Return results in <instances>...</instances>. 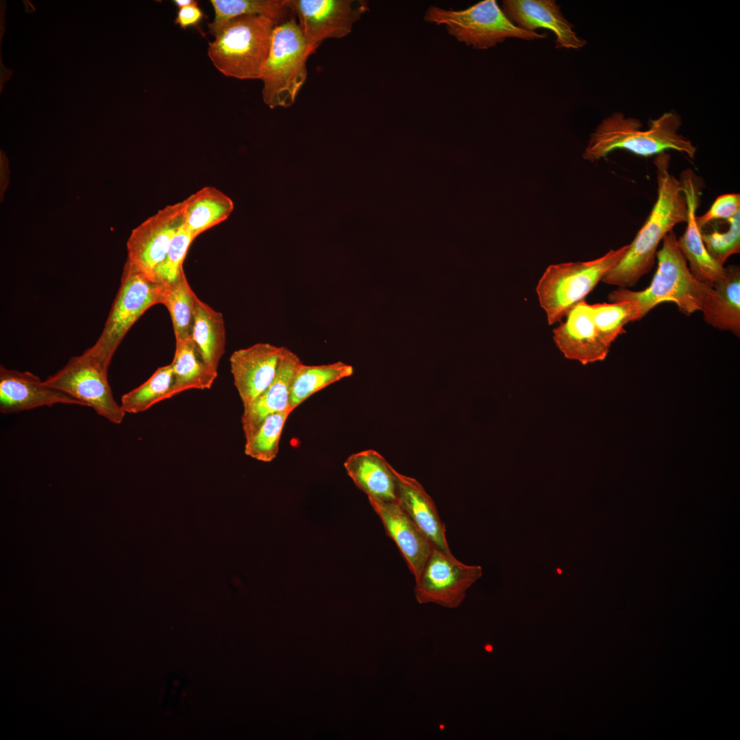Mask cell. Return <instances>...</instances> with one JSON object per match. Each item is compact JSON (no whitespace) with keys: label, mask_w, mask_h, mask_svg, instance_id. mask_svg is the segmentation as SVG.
Returning <instances> with one entry per match:
<instances>
[{"label":"cell","mask_w":740,"mask_h":740,"mask_svg":"<svg viewBox=\"0 0 740 740\" xmlns=\"http://www.w3.org/2000/svg\"><path fill=\"white\" fill-rule=\"evenodd\" d=\"M43 382L92 408L111 423H121L126 414L113 397L108 369L84 352L72 357L61 369Z\"/></svg>","instance_id":"9"},{"label":"cell","mask_w":740,"mask_h":740,"mask_svg":"<svg viewBox=\"0 0 740 740\" xmlns=\"http://www.w3.org/2000/svg\"><path fill=\"white\" fill-rule=\"evenodd\" d=\"M670 155L656 156L657 197L652 210L621 260L602 281L619 288L632 287L652 268L657 248L677 224L686 223L687 206L679 180L669 171Z\"/></svg>","instance_id":"1"},{"label":"cell","mask_w":740,"mask_h":740,"mask_svg":"<svg viewBox=\"0 0 740 740\" xmlns=\"http://www.w3.org/2000/svg\"><path fill=\"white\" fill-rule=\"evenodd\" d=\"M184 225L195 238L204 232L225 221L234 210L232 199L215 187H203L184 200Z\"/></svg>","instance_id":"23"},{"label":"cell","mask_w":740,"mask_h":740,"mask_svg":"<svg viewBox=\"0 0 740 740\" xmlns=\"http://www.w3.org/2000/svg\"><path fill=\"white\" fill-rule=\"evenodd\" d=\"M186 683L173 674L166 679L162 695L161 709L168 716L180 713L186 700Z\"/></svg>","instance_id":"35"},{"label":"cell","mask_w":740,"mask_h":740,"mask_svg":"<svg viewBox=\"0 0 740 740\" xmlns=\"http://www.w3.org/2000/svg\"><path fill=\"white\" fill-rule=\"evenodd\" d=\"M725 277L713 286L702 310L710 325L740 336V269L726 267Z\"/></svg>","instance_id":"22"},{"label":"cell","mask_w":740,"mask_h":740,"mask_svg":"<svg viewBox=\"0 0 740 740\" xmlns=\"http://www.w3.org/2000/svg\"><path fill=\"white\" fill-rule=\"evenodd\" d=\"M344 467L369 500L397 502L396 470L379 452L367 449L353 454L347 458Z\"/></svg>","instance_id":"20"},{"label":"cell","mask_w":740,"mask_h":740,"mask_svg":"<svg viewBox=\"0 0 740 740\" xmlns=\"http://www.w3.org/2000/svg\"><path fill=\"white\" fill-rule=\"evenodd\" d=\"M191 338L207 366L218 373L219 363L225 345L223 317L198 297Z\"/></svg>","instance_id":"25"},{"label":"cell","mask_w":740,"mask_h":740,"mask_svg":"<svg viewBox=\"0 0 740 740\" xmlns=\"http://www.w3.org/2000/svg\"><path fill=\"white\" fill-rule=\"evenodd\" d=\"M10 181V167L8 159L1 151L0 157V197L2 201Z\"/></svg>","instance_id":"37"},{"label":"cell","mask_w":740,"mask_h":740,"mask_svg":"<svg viewBox=\"0 0 740 740\" xmlns=\"http://www.w3.org/2000/svg\"><path fill=\"white\" fill-rule=\"evenodd\" d=\"M682 123L680 116L670 111L650 119L648 128L642 130V123L638 119L626 117L621 112H613L604 119L591 134L582 158L594 162L616 149H624L642 157L674 150L693 160L696 147L678 132Z\"/></svg>","instance_id":"2"},{"label":"cell","mask_w":740,"mask_h":740,"mask_svg":"<svg viewBox=\"0 0 740 740\" xmlns=\"http://www.w3.org/2000/svg\"><path fill=\"white\" fill-rule=\"evenodd\" d=\"M214 10L212 22L208 24L215 37L230 20L243 15H264L278 24L295 16L289 0H211Z\"/></svg>","instance_id":"26"},{"label":"cell","mask_w":740,"mask_h":740,"mask_svg":"<svg viewBox=\"0 0 740 740\" xmlns=\"http://www.w3.org/2000/svg\"><path fill=\"white\" fill-rule=\"evenodd\" d=\"M186 221L184 201L165 206L134 228L127 242V260L153 279L171 243Z\"/></svg>","instance_id":"12"},{"label":"cell","mask_w":740,"mask_h":740,"mask_svg":"<svg viewBox=\"0 0 740 740\" xmlns=\"http://www.w3.org/2000/svg\"><path fill=\"white\" fill-rule=\"evenodd\" d=\"M293 13L309 46L314 51L326 39L351 33L369 10L363 0H289Z\"/></svg>","instance_id":"11"},{"label":"cell","mask_w":740,"mask_h":740,"mask_svg":"<svg viewBox=\"0 0 740 740\" xmlns=\"http://www.w3.org/2000/svg\"><path fill=\"white\" fill-rule=\"evenodd\" d=\"M727 221V230H720L712 222L706 225L711 227V230H701L702 239L707 251L723 266L730 256L740 251V212Z\"/></svg>","instance_id":"32"},{"label":"cell","mask_w":740,"mask_h":740,"mask_svg":"<svg viewBox=\"0 0 740 740\" xmlns=\"http://www.w3.org/2000/svg\"><path fill=\"white\" fill-rule=\"evenodd\" d=\"M553 330V339L567 358L583 365L606 358L610 347L601 338L593 318L591 304L584 300L566 315Z\"/></svg>","instance_id":"17"},{"label":"cell","mask_w":740,"mask_h":740,"mask_svg":"<svg viewBox=\"0 0 740 740\" xmlns=\"http://www.w3.org/2000/svg\"><path fill=\"white\" fill-rule=\"evenodd\" d=\"M299 358L284 347L275 378L268 388L253 402L243 407L241 423L245 436L249 435L267 416L291 411L290 395L293 380L299 365Z\"/></svg>","instance_id":"21"},{"label":"cell","mask_w":740,"mask_h":740,"mask_svg":"<svg viewBox=\"0 0 740 740\" xmlns=\"http://www.w3.org/2000/svg\"><path fill=\"white\" fill-rule=\"evenodd\" d=\"M197 297L184 272L173 283L164 284L161 304L170 313L176 341L191 338Z\"/></svg>","instance_id":"28"},{"label":"cell","mask_w":740,"mask_h":740,"mask_svg":"<svg viewBox=\"0 0 740 740\" xmlns=\"http://www.w3.org/2000/svg\"><path fill=\"white\" fill-rule=\"evenodd\" d=\"M591 308L598 333L609 347L625 332L624 326L628 323L640 319L637 306L630 301L595 304L591 305Z\"/></svg>","instance_id":"31"},{"label":"cell","mask_w":740,"mask_h":740,"mask_svg":"<svg viewBox=\"0 0 740 740\" xmlns=\"http://www.w3.org/2000/svg\"><path fill=\"white\" fill-rule=\"evenodd\" d=\"M194 239L184 225L173 238L165 258L155 269L153 279L163 284H169L177 280L184 272L183 263Z\"/></svg>","instance_id":"33"},{"label":"cell","mask_w":740,"mask_h":740,"mask_svg":"<svg viewBox=\"0 0 740 740\" xmlns=\"http://www.w3.org/2000/svg\"><path fill=\"white\" fill-rule=\"evenodd\" d=\"M173 374L171 365L159 367L143 384L124 394L121 407L125 413L144 412L171 397Z\"/></svg>","instance_id":"29"},{"label":"cell","mask_w":740,"mask_h":740,"mask_svg":"<svg viewBox=\"0 0 740 740\" xmlns=\"http://www.w3.org/2000/svg\"><path fill=\"white\" fill-rule=\"evenodd\" d=\"M628 245L610 249L593 260L550 265L539 280L536 291L549 325L559 322L593 290L621 260Z\"/></svg>","instance_id":"6"},{"label":"cell","mask_w":740,"mask_h":740,"mask_svg":"<svg viewBox=\"0 0 740 740\" xmlns=\"http://www.w3.org/2000/svg\"><path fill=\"white\" fill-rule=\"evenodd\" d=\"M171 365L173 374L171 397L189 389H209L218 375L205 363L191 338L176 341Z\"/></svg>","instance_id":"24"},{"label":"cell","mask_w":740,"mask_h":740,"mask_svg":"<svg viewBox=\"0 0 740 740\" xmlns=\"http://www.w3.org/2000/svg\"><path fill=\"white\" fill-rule=\"evenodd\" d=\"M482 575L479 565H467L433 547L420 574L415 579V595L418 603H434L456 608L463 602L467 591Z\"/></svg>","instance_id":"10"},{"label":"cell","mask_w":740,"mask_h":740,"mask_svg":"<svg viewBox=\"0 0 740 740\" xmlns=\"http://www.w3.org/2000/svg\"><path fill=\"white\" fill-rule=\"evenodd\" d=\"M277 25L264 15L234 18L209 42L208 56L215 68L227 77L260 79Z\"/></svg>","instance_id":"4"},{"label":"cell","mask_w":740,"mask_h":740,"mask_svg":"<svg viewBox=\"0 0 740 740\" xmlns=\"http://www.w3.org/2000/svg\"><path fill=\"white\" fill-rule=\"evenodd\" d=\"M424 20L444 25L458 41L476 49L495 47L507 38L526 40L543 39L547 34L529 32L513 24L495 0H484L463 10L429 7Z\"/></svg>","instance_id":"8"},{"label":"cell","mask_w":740,"mask_h":740,"mask_svg":"<svg viewBox=\"0 0 740 740\" xmlns=\"http://www.w3.org/2000/svg\"><path fill=\"white\" fill-rule=\"evenodd\" d=\"M687 206V227L684 234L677 238L681 252L689 264V269L699 281L713 286L724 279L726 269L717 262L707 251L696 223V211L700 204L702 184L691 169H686L679 179Z\"/></svg>","instance_id":"13"},{"label":"cell","mask_w":740,"mask_h":740,"mask_svg":"<svg viewBox=\"0 0 740 740\" xmlns=\"http://www.w3.org/2000/svg\"><path fill=\"white\" fill-rule=\"evenodd\" d=\"M397 503L436 548L453 555L446 539L445 523L423 486L415 478L396 471Z\"/></svg>","instance_id":"19"},{"label":"cell","mask_w":740,"mask_h":740,"mask_svg":"<svg viewBox=\"0 0 740 740\" xmlns=\"http://www.w3.org/2000/svg\"><path fill=\"white\" fill-rule=\"evenodd\" d=\"M173 2L179 9L198 3V1L195 0H174Z\"/></svg>","instance_id":"38"},{"label":"cell","mask_w":740,"mask_h":740,"mask_svg":"<svg viewBox=\"0 0 740 740\" xmlns=\"http://www.w3.org/2000/svg\"><path fill=\"white\" fill-rule=\"evenodd\" d=\"M656 257L657 270L647 288L632 291L619 287L608 294V299L611 302L626 301L634 304L640 319L653 308L667 301L674 303L687 316L697 310L701 311L713 286L698 280L691 273L678 246L674 230L663 238Z\"/></svg>","instance_id":"3"},{"label":"cell","mask_w":740,"mask_h":740,"mask_svg":"<svg viewBox=\"0 0 740 740\" xmlns=\"http://www.w3.org/2000/svg\"><path fill=\"white\" fill-rule=\"evenodd\" d=\"M353 367L341 361L333 363L306 365L301 363L295 374L290 395V409L293 411L310 396L325 387L353 373Z\"/></svg>","instance_id":"27"},{"label":"cell","mask_w":740,"mask_h":740,"mask_svg":"<svg viewBox=\"0 0 740 740\" xmlns=\"http://www.w3.org/2000/svg\"><path fill=\"white\" fill-rule=\"evenodd\" d=\"M740 212V195L724 194L714 201L704 214L696 217V223L701 230L706 225L719 220L728 221Z\"/></svg>","instance_id":"34"},{"label":"cell","mask_w":740,"mask_h":740,"mask_svg":"<svg viewBox=\"0 0 740 740\" xmlns=\"http://www.w3.org/2000/svg\"><path fill=\"white\" fill-rule=\"evenodd\" d=\"M502 10L518 27L529 32L546 29L555 36L556 48L580 49L587 44L574 30L554 0H504Z\"/></svg>","instance_id":"15"},{"label":"cell","mask_w":740,"mask_h":740,"mask_svg":"<svg viewBox=\"0 0 740 740\" xmlns=\"http://www.w3.org/2000/svg\"><path fill=\"white\" fill-rule=\"evenodd\" d=\"M164 288V284L148 277L127 260L103 329L96 343L84 353L108 369L116 350L131 327L149 308L161 304Z\"/></svg>","instance_id":"7"},{"label":"cell","mask_w":740,"mask_h":740,"mask_svg":"<svg viewBox=\"0 0 740 740\" xmlns=\"http://www.w3.org/2000/svg\"><path fill=\"white\" fill-rule=\"evenodd\" d=\"M56 404L84 403L60 390L46 385L29 371H18L0 367V412L16 413Z\"/></svg>","instance_id":"16"},{"label":"cell","mask_w":740,"mask_h":740,"mask_svg":"<svg viewBox=\"0 0 740 740\" xmlns=\"http://www.w3.org/2000/svg\"><path fill=\"white\" fill-rule=\"evenodd\" d=\"M291 413V411L275 412L264 418L245 436V454L259 461H272L279 452L282 430Z\"/></svg>","instance_id":"30"},{"label":"cell","mask_w":740,"mask_h":740,"mask_svg":"<svg viewBox=\"0 0 740 740\" xmlns=\"http://www.w3.org/2000/svg\"><path fill=\"white\" fill-rule=\"evenodd\" d=\"M386 534L395 542L415 579L420 574L434 546L397 502L369 500Z\"/></svg>","instance_id":"18"},{"label":"cell","mask_w":740,"mask_h":740,"mask_svg":"<svg viewBox=\"0 0 740 740\" xmlns=\"http://www.w3.org/2000/svg\"><path fill=\"white\" fill-rule=\"evenodd\" d=\"M284 349V347L258 343L232 353L231 372L243 407L253 402L272 382Z\"/></svg>","instance_id":"14"},{"label":"cell","mask_w":740,"mask_h":740,"mask_svg":"<svg viewBox=\"0 0 740 740\" xmlns=\"http://www.w3.org/2000/svg\"><path fill=\"white\" fill-rule=\"evenodd\" d=\"M204 17H205V15L203 11L198 6V3H195L188 7L180 8L177 11L174 23L180 25V27L184 29L188 27H197Z\"/></svg>","instance_id":"36"},{"label":"cell","mask_w":740,"mask_h":740,"mask_svg":"<svg viewBox=\"0 0 740 740\" xmlns=\"http://www.w3.org/2000/svg\"><path fill=\"white\" fill-rule=\"evenodd\" d=\"M314 52L295 16L276 25L260 78L266 105L275 108L293 104L307 77V60Z\"/></svg>","instance_id":"5"}]
</instances>
